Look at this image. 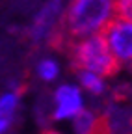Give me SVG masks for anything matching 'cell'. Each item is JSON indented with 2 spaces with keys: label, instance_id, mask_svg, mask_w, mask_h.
I'll list each match as a JSON object with an SVG mask.
<instances>
[{
  "label": "cell",
  "instance_id": "cell-9",
  "mask_svg": "<svg viewBox=\"0 0 132 134\" xmlns=\"http://www.w3.org/2000/svg\"><path fill=\"white\" fill-rule=\"evenodd\" d=\"M11 119H13V115H0V134H4L9 129Z\"/></svg>",
  "mask_w": 132,
  "mask_h": 134
},
{
  "label": "cell",
  "instance_id": "cell-10",
  "mask_svg": "<svg viewBox=\"0 0 132 134\" xmlns=\"http://www.w3.org/2000/svg\"><path fill=\"white\" fill-rule=\"evenodd\" d=\"M43 134H60V132H56V130H45Z\"/></svg>",
  "mask_w": 132,
  "mask_h": 134
},
{
  "label": "cell",
  "instance_id": "cell-2",
  "mask_svg": "<svg viewBox=\"0 0 132 134\" xmlns=\"http://www.w3.org/2000/svg\"><path fill=\"white\" fill-rule=\"evenodd\" d=\"M65 50L78 71H91L101 76H113L121 67L112 54L102 32L74 39L65 47Z\"/></svg>",
  "mask_w": 132,
  "mask_h": 134
},
{
  "label": "cell",
  "instance_id": "cell-1",
  "mask_svg": "<svg viewBox=\"0 0 132 134\" xmlns=\"http://www.w3.org/2000/svg\"><path fill=\"white\" fill-rule=\"evenodd\" d=\"M113 17V0H71L61 19L60 34H56L54 45L65 48L74 39L101 34Z\"/></svg>",
  "mask_w": 132,
  "mask_h": 134
},
{
  "label": "cell",
  "instance_id": "cell-5",
  "mask_svg": "<svg viewBox=\"0 0 132 134\" xmlns=\"http://www.w3.org/2000/svg\"><path fill=\"white\" fill-rule=\"evenodd\" d=\"M78 78H80V84H82V86H84L89 93L101 95V93L106 90L104 76L97 75V73H91V71H78Z\"/></svg>",
  "mask_w": 132,
  "mask_h": 134
},
{
  "label": "cell",
  "instance_id": "cell-4",
  "mask_svg": "<svg viewBox=\"0 0 132 134\" xmlns=\"http://www.w3.org/2000/svg\"><path fill=\"white\" fill-rule=\"evenodd\" d=\"M54 103H56V110H54L56 119H71L84 110L82 91L73 84H63L56 90Z\"/></svg>",
  "mask_w": 132,
  "mask_h": 134
},
{
  "label": "cell",
  "instance_id": "cell-8",
  "mask_svg": "<svg viewBox=\"0 0 132 134\" xmlns=\"http://www.w3.org/2000/svg\"><path fill=\"white\" fill-rule=\"evenodd\" d=\"M113 11L119 19L132 21V0H113Z\"/></svg>",
  "mask_w": 132,
  "mask_h": 134
},
{
  "label": "cell",
  "instance_id": "cell-7",
  "mask_svg": "<svg viewBox=\"0 0 132 134\" xmlns=\"http://www.w3.org/2000/svg\"><path fill=\"white\" fill-rule=\"evenodd\" d=\"M19 104V95L17 93H4L0 97V115H13L15 108Z\"/></svg>",
  "mask_w": 132,
  "mask_h": 134
},
{
  "label": "cell",
  "instance_id": "cell-3",
  "mask_svg": "<svg viewBox=\"0 0 132 134\" xmlns=\"http://www.w3.org/2000/svg\"><path fill=\"white\" fill-rule=\"evenodd\" d=\"M102 36L119 65L132 69V21L113 17L102 30Z\"/></svg>",
  "mask_w": 132,
  "mask_h": 134
},
{
  "label": "cell",
  "instance_id": "cell-6",
  "mask_svg": "<svg viewBox=\"0 0 132 134\" xmlns=\"http://www.w3.org/2000/svg\"><path fill=\"white\" fill-rule=\"evenodd\" d=\"M58 73H60V67L52 58H45V60H41L37 63V75H39L41 80L50 82V80H54L58 76Z\"/></svg>",
  "mask_w": 132,
  "mask_h": 134
}]
</instances>
